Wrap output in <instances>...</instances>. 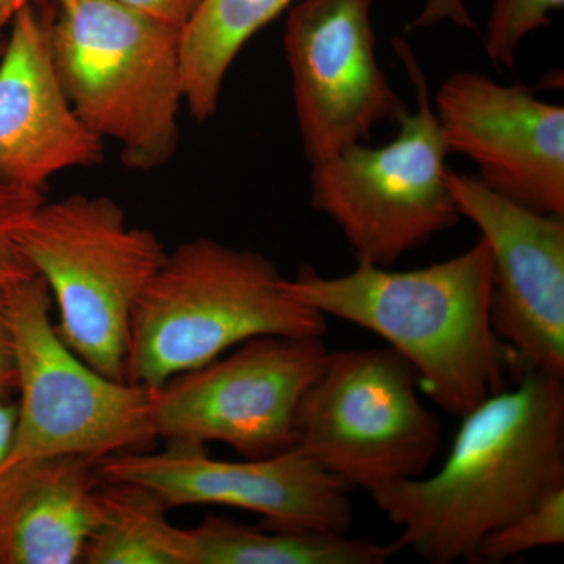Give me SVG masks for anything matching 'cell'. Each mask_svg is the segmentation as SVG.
<instances>
[{"mask_svg": "<svg viewBox=\"0 0 564 564\" xmlns=\"http://www.w3.org/2000/svg\"><path fill=\"white\" fill-rule=\"evenodd\" d=\"M52 6L40 0L11 22L0 55V174L44 192L55 174L90 169L104 144L77 117L51 50Z\"/></svg>", "mask_w": 564, "mask_h": 564, "instance_id": "cell-14", "label": "cell"}, {"mask_svg": "<svg viewBox=\"0 0 564 564\" xmlns=\"http://www.w3.org/2000/svg\"><path fill=\"white\" fill-rule=\"evenodd\" d=\"M282 280L261 252L204 237L181 243L133 310L126 380L154 389L256 337L325 336V315Z\"/></svg>", "mask_w": 564, "mask_h": 564, "instance_id": "cell-3", "label": "cell"}, {"mask_svg": "<svg viewBox=\"0 0 564 564\" xmlns=\"http://www.w3.org/2000/svg\"><path fill=\"white\" fill-rule=\"evenodd\" d=\"M11 236L46 282L70 350L106 377L128 381L133 310L169 254L158 234L129 225L109 196L70 195L44 199Z\"/></svg>", "mask_w": 564, "mask_h": 564, "instance_id": "cell-5", "label": "cell"}, {"mask_svg": "<svg viewBox=\"0 0 564 564\" xmlns=\"http://www.w3.org/2000/svg\"><path fill=\"white\" fill-rule=\"evenodd\" d=\"M13 393H0V467L9 458L17 430L18 406Z\"/></svg>", "mask_w": 564, "mask_h": 564, "instance_id": "cell-25", "label": "cell"}, {"mask_svg": "<svg viewBox=\"0 0 564 564\" xmlns=\"http://www.w3.org/2000/svg\"><path fill=\"white\" fill-rule=\"evenodd\" d=\"M564 543V488L494 530L478 545L474 563L499 564L534 549Z\"/></svg>", "mask_w": 564, "mask_h": 564, "instance_id": "cell-19", "label": "cell"}, {"mask_svg": "<svg viewBox=\"0 0 564 564\" xmlns=\"http://www.w3.org/2000/svg\"><path fill=\"white\" fill-rule=\"evenodd\" d=\"M415 90V110L381 148L352 144L314 163L313 206L336 223L356 261L389 267L462 221L447 184L451 154L429 84L410 46L393 40Z\"/></svg>", "mask_w": 564, "mask_h": 564, "instance_id": "cell-6", "label": "cell"}, {"mask_svg": "<svg viewBox=\"0 0 564 564\" xmlns=\"http://www.w3.org/2000/svg\"><path fill=\"white\" fill-rule=\"evenodd\" d=\"M155 20L184 29L202 0H121Z\"/></svg>", "mask_w": 564, "mask_h": 564, "instance_id": "cell-24", "label": "cell"}, {"mask_svg": "<svg viewBox=\"0 0 564 564\" xmlns=\"http://www.w3.org/2000/svg\"><path fill=\"white\" fill-rule=\"evenodd\" d=\"M161 494L131 481L104 480L84 564H188L187 529L170 522Z\"/></svg>", "mask_w": 564, "mask_h": 564, "instance_id": "cell-18", "label": "cell"}, {"mask_svg": "<svg viewBox=\"0 0 564 564\" xmlns=\"http://www.w3.org/2000/svg\"><path fill=\"white\" fill-rule=\"evenodd\" d=\"M564 0H494L485 50L492 63L514 70L516 55L527 35L551 24Z\"/></svg>", "mask_w": 564, "mask_h": 564, "instance_id": "cell-20", "label": "cell"}, {"mask_svg": "<svg viewBox=\"0 0 564 564\" xmlns=\"http://www.w3.org/2000/svg\"><path fill=\"white\" fill-rule=\"evenodd\" d=\"M7 293L18 415L2 467L47 456L99 463L159 440L151 389L106 377L70 350L52 318L54 303L39 274L11 285Z\"/></svg>", "mask_w": 564, "mask_h": 564, "instance_id": "cell-7", "label": "cell"}, {"mask_svg": "<svg viewBox=\"0 0 564 564\" xmlns=\"http://www.w3.org/2000/svg\"><path fill=\"white\" fill-rule=\"evenodd\" d=\"M98 463L47 456L0 469V564L82 563L98 516Z\"/></svg>", "mask_w": 564, "mask_h": 564, "instance_id": "cell-15", "label": "cell"}, {"mask_svg": "<svg viewBox=\"0 0 564 564\" xmlns=\"http://www.w3.org/2000/svg\"><path fill=\"white\" fill-rule=\"evenodd\" d=\"M443 21L454 22L455 25L470 31L475 28L464 0H425L421 14L415 18L411 28H432Z\"/></svg>", "mask_w": 564, "mask_h": 564, "instance_id": "cell-23", "label": "cell"}, {"mask_svg": "<svg viewBox=\"0 0 564 564\" xmlns=\"http://www.w3.org/2000/svg\"><path fill=\"white\" fill-rule=\"evenodd\" d=\"M104 480L131 481L161 494L172 508L221 505L262 516L269 529L350 533V488L293 447L267 458L225 462L199 445L161 454L122 452L98 463Z\"/></svg>", "mask_w": 564, "mask_h": 564, "instance_id": "cell-12", "label": "cell"}, {"mask_svg": "<svg viewBox=\"0 0 564 564\" xmlns=\"http://www.w3.org/2000/svg\"><path fill=\"white\" fill-rule=\"evenodd\" d=\"M441 425L417 375L389 347L326 352L295 415V447L347 488L425 475Z\"/></svg>", "mask_w": 564, "mask_h": 564, "instance_id": "cell-8", "label": "cell"}, {"mask_svg": "<svg viewBox=\"0 0 564 564\" xmlns=\"http://www.w3.org/2000/svg\"><path fill=\"white\" fill-rule=\"evenodd\" d=\"M9 289L0 288V393H14L17 362L10 325Z\"/></svg>", "mask_w": 564, "mask_h": 564, "instance_id": "cell-22", "label": "cell"}, {"mask_svg": "<svg viewBox=\"0 0 564 564\" xmlns=\"http://www.w3.org/2000/svg\"><path fill=\"white\" fill-rule=\"evenodd\" d=\"M326 352L323 337L247 340L151 389L155 434L172 444H225L243 458L291 451L300 400Z\"/></svg>", "mask_w": 564, "mask_h": 564, "instance_id": "cell-9", "label": "cell"}, {"mask_svg": "<svg viewBox=\"0 0 564 564\" xmlns=\"http://www.w3.org/2000/svg\"><path fill=\"white\" fill-rule=\"evenodd\" d=\"M35 2H40V0H0V55L6 46L7 29L11 28V22L24 7Z\"/></svg>", "mask_w": 564, "mask_h": 564, "instance_id": "cell-26", "label": "cell"}, {"mask_svg": "<svg viewBox=\"0 0 564 564\" xmlns=\"http://www.w3.org/2000/svg\"><path fill=\"white\" fill-rule=\"evenodd\" d=\"M55 69L77 117L120 144L126 169L166 165L180 144L182 29L121 0L52 6Z\"/></svg>", "mask_w": 564, "mask_h": 564, "instance_id": "cell-4", "label": "cell"}, {"mask_svg": "<svg viewBox=\"0 0 564 564\" xmlns=\"http://www.w3.org/2000/svg\"><path fill=\"white\" fill-rule=\"evenodd\" d=\"M447 184L491 252V323L511 366L564 380V217L529 209L451 169Z\"/></svg>", "mask_w": 564, "mask_h": 564, "instance_id": "cell-11", "label": "cell"}, {"mask_svg": "<svg viewBox=\"0 0 564 564\" xmlns=\"http://www.w3.org/2000/svg\"><path fill=\"white\" fill-rule=\"evenodd\" d=\"M434 111L448 151L478 169L489 191L564 217V109L522 85L459 70L443 82Z\"/></svg>", "mask_w": 564, "mask_h": 564, "instance_id": "cell-13", "label": "cell"}, {"mask_svg": "<svg viewBox=\"0 0 564 564\" xmlns=\"http://www.w3.org/2000/svg\"><path fill=\"white\" fill-rule=\"evenodd\" d=\"M44 202V193L14 184L0 174V288L9 289L33 276L32 267L14 243V226Z\"/></svg>", "mask_w": 564, "mask_h": 564, "instance_id": "cell-21", "label": "cell"}, {"mask_svg": "<svg viewBox=\"0 0 564 564\" xmlns=\"http://www.w3.org/2000/svg\"><path fill=\"white\" fill-rule=\"evenodd\" d=\"M373 0H299L285 22L293 106L311 163L328 161L397 121L406 106L377 61Z\"/></svg>", "mask_w": 564, "mask_h": 564, "instance_id": "cell-10", "label": "cell"}, {"mask_svg": "<svg viewBox=\"0 0 564 564\" xmlns=\"http://www.w3.org/2000/svg\"><path fill=\"white\" fill-rule=\"evenodd\" d=\"M282 285L325 317L381 337L448 414L462 417L505 389L510 355L492 328V261L481 237L462 254L421 269L358 262L328 278L304 267Z\"/></svg>", "mask_w": 564, "mask_h": 564, "instance_id": "cell-2", "label": "cell"}, {"mask_svg": "<svg viewBox=\"0 0 564 564\" xmlns=\"http://www.w3.org/2000/svg\"><path fill=\"white\" fill-rule=\"evenodd\" d=\"M564 488V380L518 373L462 415L443 466L430 477L370 491L400 529L393 541L432 564L474 563L481 541L516 516Z\"/></svg>", "mask_w": 564, "mask_h": 564, "instance_id": "cell-1", "label": "cell"}, {"mask_svg": "<svg viewBox=\"0 0 564 564\" xmlns=\"http://www.w3.org/2000/svg\"><path fill=\"white\" fill-rule=\"evenodd\" d=\"M295 0H202L181 35L184 104L196 121L210 120L239 52Z\"/></svg>", "mask_w": 564, "mask_h": 564, "instance_id": "cell-17", "label": "cell"}, {"mask_svg": "<svg viewBox=\"0 0 564 564\" xmlns=\"http://www.w3.org/2000/svg\"><path fill=\"white\" fill-rule=\"evenodd\" d=\"M188 564H384L395 544L332 530H280L207 516L187 529Z\"/></svg>", "mask_w": 564, "mask_h": 564, "instance_id": "cell-16", "label": "cell"}]
</instances>
